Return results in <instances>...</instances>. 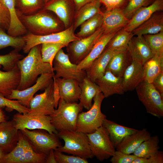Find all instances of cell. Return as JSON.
Returning a JSON list of instances; mask_svg holds the SVG:
<instances>
[{"label":"cell","mask_w":163,"mask_h":163,"mask_svg":"<svg viewBox=\"0 0 163 163\" xmlns=\"http://www.w3.org/2000/svg\"><path fill=\"white\" fill-rule=\"evenodd\" d=\"M83 108L80 102L67 103L60 98L57 108L50 115L52 124L58 132L76 130L78 116Z\"/></svg>","instance_id":"3957f363"},{"label":"cell","mask_w":163,"mask_h":163,"mask_svg":"<svg viewBox=\"0 0 163 163\" xmlns=\"http://www.w3.org/2000/svg\"><path fill=\"white\" fill-rule=\"evenodd\" d=\"M54 75V73L41 74L32 85L22 90H13L8 98L16 99L21 104L29 108L30 101L34 94L40 90H44L53 80Z\"/></svg>","instance_id":"5bb4252c"},{"label":"cell","mask_w":163,"mask_h":163,"mask_svg":"<svg viewBox=\"0 0 163 163\" xmlns=\"http://www.w3.org/2000/svg\"><path fill=\"white\" fill-rule=\"evenodd\" d=\"M130 0H100L101 4L105 7L106 10H123L126 6Z\"/></svg>","instance_id":"c3c4849f"},{"label":"cell","mask_w":163,"mask_h":163,"mask_svg":"<svg viewBox=\"0 0 163 163\" xmlns=\"http://www.w3.org/2000/svg\"><path fill=\"white\" fill-rule=\"evenodd\" d=\"M16 14L28 32L34 35H45L65 29L63 23L59 18L43 8L30 15Z\"/></svg>","instance_id":"7a4b0ae2"},{"label":"cell","mask_w":163,"mask_h":163,"mask_svg":"<svg viewBox=\"0 0 163 163\" xmlns=\"http://www.w3.org/2000/svg\"><path fill=\"white\" fill-rule=\"evenodd\" d=\"M86 134L91 152L94 157L98 160L102 161L111 157L114 154L115 148L103 126L94 132Z\"/></svg>","instance_id":"ba28073f"},{"label":"cell","mask_w":163,"mask_h":163,"mask_svg":"<svg viewBox=\"0 0 163 163\" xmlns=\"http://www.w3.org/2000/svg\"><path fill=\"white\" fill-rule=\"evenodd\" d=\"M5 121V115L1 108H0V123Z\"/></svg>","instance_id":"9f6ffc18"},{"label":"cell","mask_w":163,"mask_h":163,"mask_svg":"<svg viewBox=\"0 0 163 163\" xmlns=\"http://www.w3.org/2000/svg\"><path fill=\"white\" fill-rule=\"evenodd\" d=\"M155 0H130L122 11L125 17L129 20L139 9L149 5Z\"/></svg>","instance_id":"ee69618b"},{"label":"cell","mask_w":163,"mask_h":163,"mask_svg":"<svg viewBox=\"0 0 163 163\" xmlns=\"http://www.w3.org/2000/svg\"><path fill=\"white\" fill-rule=\"evenodd\" d=\"M132 59L127 49L114 55L111 59L106 69L115 76L122 77Z\"/></svg>","instance_id":"f1b7e54d"},{"label":"cell","mask_w":163,"mask_h":163,"mask_svg":"<svg viewBox=\"0 0 163 163\" xmlns=\"http://www.w3.org/2000/svg\"><path fill=\"white\" fill-rule=\"evenodd\" d=\"M43 8L54 13L63 23L65 29L73 24L76 11L73 0H49Z\"/></svg>","instance_id":"9a60e30c"},{"label":"cell","mask_w":163,"mask_h":163,"mask_svg":"<svg viewBox=\"0 0 163 163\" xmlns=\"http://www.w3.org/2000/svg\"><path fill=\"white\" fill-rule=\"evenodd\" d=\"M139 100L147 113L158 118L163 117V97L152 83L145 80L135 88Z\"/></svg>","instance_id":"8992f818"},{"label":"cell","mask_w":163,"mask_h":163,"mask_svg":"<svg viewBox=\"0 0 163 163\" xmlns=\"http://www.w3.org/2000/svg\"><path fill=\"white\" fill-rule=\"evenodd\" d=\"M134 36L132 32L127 31L123 28L116 32L108 43L106 48L120 50L127 49L129 42Z\"/></svg>","instance_id":"836d02e7"},{"label":"cell","mask_w":163,"mask_h":163,"mask_svg":"<svg viewBox=\"0 0 163 163\" xmlns=\"http://www.w3.org/2000/svg\"><path fill=\"white\" fill-rule=\"evenodd\" d=\"M5 153L0 148V162Z\"/></svg>","instance_id":"6f0895ef"},{"label":"cell","mask_w":163,"mask_h":163,"mask_svg":"<svg viewBox=\"0 0 163 163\" xmlns=\"http://www.w3.org/2000/svg\"><path fill=\"white\" fill-rule=\"evenodd\" d=\"M102 126L107 131L115 148L125 137L138 130L120 125L106 118L104 120Z\"/></svg>","instance_id":"4316f807"},{"label":"cell","mask_w":163,"mask_h":163,"mask_svg":"<svg viewBox=\"0 0 163 163\" xmlns=\"http://www.w3.org/2000/svg\"><path fill=\"white\" fill-rule=\"evenodd\" d=\"M93 0H73L76 11L85 4Z\"/></svg>","instance_id":"11a10c76"},{"label":"cell","mask_w":163,"mask_h":163,"mask_svg":"<svg viewBox=\"0 0 163 163\" xmlns=\"http://www.w3.org/2000/svg\"><path fill=\"white\" fill-rule=\"evenodd\" d=\"M102 23L101 14H97L83 22L76 36L80 38L88 36L100 28Z\"/></svg>","instance_id":"d590c367"},{"label":"cell","mask_w":163,"mask_h":163,"mask_svg":"<svg viewBox=\"0 0 163 163\" xmlns=\"http://www.w3.org/2000/svg\"><path fill=\"white\" fill-rule=\"evenodd\" d=\"M116 32L107 34H103L95 43L88 55L77 65V68L80 70H86L93 61L102 53Z\"/></svg>","instance_id":"83f0119b"},{"label":"cell","mask_w":163,"mask_h":163,"mask_svg":"<svg viewBox=\"0 0 163 163\" xmlns=\"http://www.w3.org/2000/svg\"><path fill=\"white\" fill-rule=\"evenodd\" d=\"M19 132L13 120L0 123V148L5 153L9 152L15 146L18 140Z\"/></svg>","instance_id":"44dd1931"},{"label":"cell","mask_w":163,"mask_h":163,"mask_svg":"<svg viewBox=\"0 0 163 163\" xmlns=\"http://www.w3.org/2000/svg\"><path fill=\"white\" fill-rule=\"evenodd\" d=\"M105 98L101 92L97 93L93 99L94 103L86 112H81L78 115L76 130L85 133L94 132L102 126L106 116L101 110L102 103Z\"/></svg>","instance_id":"5b68a950"},{"label":"cell","mask_w":163,"mask_h":163,"mask_svg":"<svg viewBox=\"0 0 163 163\" xmlns=\"http://www.w3.org/2000/svg\"><path fill=\"white\" fill-rule=\"evenodd\" d=\"M28 140L19 132L18 142L15 146L9 152L5 154L0 163H15L24 154Z\"/></svg>","instance_id":"74e56055"},{"label":"cell","mask_w":163,"mask_h":163,"mask_svg":"<svg viewBox=\"0 0 163 163\" xmlns=\"http://www.w3.org/2000/svg\"><path fill=\"white\" fill-rule=\"evenodd\" d=\"M57 135L65 144L56 150L86 159L94 157L86 133L76 130H66L58 132Z\"/></svg>","instance_id":"277c9868"},{"label":"cell","mask_w":163,"mask_h":163,"mask_svg":"<svg viewBox=\"0 0 163 163\" xmlns=\"http://www.w3.org/2000/svg\"><path fill=\"white\" fill-rule=\"evenodd\" d=\"M152 83L163 97V72L156 77Z\"/></svg>","instance_id":"816d5d0a"},{"label":"cell","mask_w":163,"mask_h":163,"mask_svg":"<svg viewBox=\"0 0 163 163\" xmlns=\"http://www.w3.org/2000/svg\"><path fill=\"white\" fill-rule=\"evenodd\" d=\"M56 160L58 163H88L87 159L79 156L66 155L57 150L54 151Z\"/></svg>","instance_id":"bcb514c9"},{"label":"cell","mask_w":163,"mask_h":163,"mask_svg":"<svg viewBox=\"0 0 163 163\" xmlns=\"http://www.w3.org/2000/svg\"><path fill=\"white\" fill-rule=\"evenodd\" d=\"M6 107L10 110H15L18 113L25 114L29 111V108L21 104L18 100L7 98L0 94V108Z\"/></svg>","instance_id":"f6af8a7d"},{"label":"cell","mask_w":163,"mask_h":163,"mask_svg":"<svg viewBox=\"0 0 163 163\" xmlns=\"http://www.w3.org/2000/svg\"><path fill=\"white\" fill-rule=\"evenodd\" d=\"M13 120L15 128L20 131L25 129H40L51 134H57L58 131L51 123L50 115H32L18 113L14 114Z\"/></svg>","instance_id":"30bf717a"},{"label":"cell","mask_w":163,"mask_h":163,"mask_svg":"<svg viewBox=\"0 0 163 163\" xmlns=\"http://www.w3.org/2000/svg\"><path fill=\"white\" fill-rule=\"evenodd\" d=\"M53 80L44 91L33 97L29 103V111L27 114L32 115H50L55 111L53 96Z\"/></svg>","instance_id":"7c38bea8"},{"label":"cell","mask_w":163,"mask_h":163,"mask_svg":"<svg viewBox=\"0 0 163 163\" xmlns=\"http://www.w3.org/2000/svg\"><path fill=\"white\" fill-rule=\"evenodd\" d=\"M122 51L123 50H113L106 48L102 53L85 70L87 77L92 82H95L97 79L104 74L108 64L112 56Z\"/></svg>","instance_id":"ac0fdd59"},{"label":"cell","mask_w":163,"mask_h":163,"mask_svg":"<svg viewBox=\"0 0 163 163\" xmlns=\"http://www.w3.org/2000/svg\"><path fill=\"white\" fill-rule=\"evenodd\" d=\"M41 44L33 47L28 55L19 60L17 66L20 73V80L16 89L22 90L31 86L39 75L54 73L53 66L44 62L41 53Z\"/></svg>","instance_id":"6da1fadb"},{"label":"cell","mask_w":163,"mask_h":163,"mask_svg":"<svg viewBox=\"0 0 163 163\" xmlns=\"http://www.w3.org/2000/svg\"><path fill=\"white\" fill-rule=\"evenodd\" d=\"M151 136L146 129L138 130L125 137L116 147V150L127 154H132L143 142Z\"/></svg>","instance_id":"cb8c5ba5"},{"label":"cell","mask_w":163,"mask_h":163,"mask_svg":"<svg viewBox=\"0 0 163 163\" xmlns=\"http://www.w3.org/2000/svg\"><path fill=\"white\" fill-rule=\"evenodd\" d=\"M101 14V27L105 34L113 33L124 28L129 20L125 17L122 10H106L102 12Z\"/></svg>","instance_id":"2e32d148"},{"label":"cell","mask_w":163,"mask_h":163,"mask_svg":"<svg viewBox=\"0 0 163 163\" xmlns=\"http://www.w3.org/2000/svg\"><path fill=\"white\" fill-rule=\"evenodd\" d=\"M144 80L152 83L163 72V56L154 55L143 65Z\"/></svg>","instance_id":"d6a6232c"},{"label":"cell","mask_w":163,"mask_h":163,"mask_svg":"<svg viewBox=\"0 0 163 163\" xmlns=\"http://www.w3.org/2000/svg\"><path fill=\"white\" fill-rule=\"evenodd\" d=\"M157 135L151 137L143 142L133 153L138 157L148 158L157 153L160 147Z\"/></svg>","instance_id":"e575fe53"},{"label":"cell","mask_w":163,"mask_h":163,"mask_svg":"<svg viewBox=\"0 0 163 163\" xmlns=\"http://www.w3.org/2000/svg\"><path fill=\"white\" fill-rule=\"evenodd\" d=\"M111 157L110 161L112 163H132L138 157L133 154H127L116 150Z\"/></svg>","instance_id":"7dc6e473"},{"label":"cell","mask_w":163,"mask_h":163,"mask_svg":"<svg viewBox=\"0 0 163 163\" xmlns=\"http://www.w3.org/2000/svg\"><path fill=\"white\" fill-rule=\"evenodd\" d=\"M103 34L101 27L92 34L70 42L66 47L71 62L77 65L83 60Z\"/></svg>","instance_id":"8fae6325"},{"label":"cell","mask_w":163,"mask_h":163,"mask_svg":"<svg viewBox=\"0 0 163 163\" xmlns=\"http://www.w3.org/2000/svg\"><path fill=\"white\" fill-rule=\"evenodd\" d=\"M122 79L125 92L134 90L144 80L143 65L133 60L125 70Z\"/></svg>","instance_id":"ffe728a7"},{"label":"cell","mask_w":163,"mask_h":163,"mask_svg":"<svg viewBox=\"0 0 163 163\" xmlns=\"http://www.w3.org/2000/svg\"><path fill=\"white\" fill-rule=\"evenodd\" d=\"M127 50L132 60L143 65L154 55L142 35L133 36Z\"/></svg>","instance_id":"d6986e66"},{"label":"cell","mask_w":163,"mask_h":163,"mask_svg":"<svg viewBox=\"0 0 163 163\" xmlns=\"http://www.w3.org/2000/svg\"><path fill=\"white\" fill-rule=\"evenodd\" d=\"M53 67L55 72L54 77L72 79L81 82L86 77L85 71L77 68V65L70 61L68 55L60 49L56 55L53 61Z\"/></svg>","instance_id":"9c48e42d"},{"label":"cell","mask_w":163,"mask_h":163,"mask_svg":"<svg viewBox=\"0 0 163 163\" xmlns=\"http://www.w3.org/2000/svg\"><path fill=\"white\" fill-rule=\"evenodd\" d=\"M55 79L59 88L60 98L67 103L78 101L81 93L78 81L74 79L61 78Z\"/></svg>","instance_id":"603a6c76"},{"label":"cell","mask_w":163,"mask_h":163,"mask_svg":"<svg viewBox=\"0 0 163 163\" xmlns=\"http://www.w3.org/2000/svg\"><path fill=\"white\" fill-rule=\"evenodd\" d=\"M25 41L22 37H13L6 33L5 30L0 27V50L11 46L18 51L24 47Z\"/></svg>","instance_id":"f35d334b"},{"label":"cell","mask_w":163,"mask_h":163,"mask_svg":"<svg viewBox=\"0 0 163 163\" xmlns=\"http://www.w3.org/2000/svg\"><path fill=\"white\" fill-rule=\"evenodd\" d=\"M163 11V0H155L149 5L139 9L130 19L124 29L132 32L147 20L155 12Z\"/></svg>","instance_id":"7402d4cb"},{"label":"cell","mask_w":163,"mask_h":163,"mask_svg":"<svg viewBox=\"0 0 163 163\" xmlns=\"http://www.w3.org/2000/svg\"><path fill=\"white\" fill-rule=\"evenodd\" d=\"M49 0H44V3L45 4Z\"/></svg>","instance_id":"680465c9"},{"label":"cell","mask_w":163,"mask_h":163,"mask_svg":"<svg viewBox=\"0 0 163 163\" xmlns=\"http://www.w3.org/2000/svg\"><path fill=\"white\" fill-rule=\"evenodd\" d=\"M47 155L44 153L35 152L28 141L24 154L15 163H45Z\"/></svg>","instance_id":"ab89813d"},{"label":"cell","mask_w":163,"mask_h":163,"mask_svg":"<svg viewBox=\"0 0 163 163\" xmlns=\"http://www.w3.org/2000/svg\"><path fill=\"white\" fill-rule=\"evenodd\" d=\"M1 66L0 65V94L8 98L19 84L20 73L17 65L7 71L1 70Z\"/></svg>","instance_id":"d4e9b609"},{"label":"cell","mask_w":163,"mask_h":163,"mask_svg":"<svg viewBox=\"0 0 163 163\" xmlns=\"http://www.w3.org/2000/svg\"><path fill=\"white\" fill-rule=\"evenodd\" d=\"M74 31L72 24L63 30L48 35L37 36L27 33L22 37L25 43L22 50L24 53H28L33 47L44 43H60L67 46L70 42L80 38Z\"/></svg>","instance_id":"52a82bcc"},{"label":"cell","mask_w":163,"mask_h":163,"mask_svg":"<svg viewBox=\"0 0 163 163\" xmlns=\"http://www.w3.org/2000/svg\"><path fill=\"white\" fill-rule=\"evenodd\" d=\"M142 36L154 55L163 56V31Z\"/></svg>","instance_id":"60d3db41"},{"label":"cell","mask_w":163,"mask_h":163,"mask_svg":"<svg viewBox=\"0 0 163 163\" xmlns=\"http://www.w3.org/2000/svg\"><path fill=\"white\" fill-rule=\"evenodd\" d=\"M64 44L56 43H44L41 44V53L43 61L53 66L54 58L58 51L66 47Z\"/></svg>","instance_id":"b9f144b4"},{"label":"cell","mask_w":163,"mask_h":163,"mask_svg":"<svg viewBox=\"0 0 163 163\" xmlns=\"http://www.w3.org/2000/svg\"><path fill=\"white\" fill-rule=\"evenodd\" d=\"M10 17L8 10L2 0H0V27L7 30L10 23Z\"/></svg>","instance_id":"681fc988"},{"label":"cell","mask_w":163,"mask_h":163,"mask_svg":"<svg viewBox=\"0 0 163 163\" xmlns=\"http://www.w3.org/2000/svg\"><path fill=\"white\" fill-rule=\"evenodd\" d=\"M20 131L39 152L47 155L51 150H56L62 146L56 134L27 129Z\"/></svg>","instance_id":"4fadbf2b"},{"label":"cell","mask_w":163,"mask_h":163,"mask_svg":"<svg viewBox=\"0 0 163 163\" xmlns=\"http://www.w3.org/2000/svg\"><path fill=\"white\" fill-rule=\"evenodd\" d=\"M100 0H94L85 4L76 11L73 25L75 30L84 22L97 14H101Z\"/></svg>","instance_id":"4dcf8cb0"},{"label":"cell","mask_w":163,"mask_h":163,"mask_svg":"<svg viewBox=\"0 0 163 163\" xmlns=\"http://www.w3.org/2000/svg\"><path fill=\"white\" fill-rule=\"evenodd\" d=\"M53 96L54 102V107L56 109L57 108L59 100L60 99L59 88L56 82L55 78L53 76Z\"/></svg>","instance_id":"f5cc1de1"},{"label":"cell","mask_w":163,"mask_h":163,"mask_svg":"<svg viewBox=\"0 0 163 163\" xmlns=\"http://www.w3.org/2000/svg\"><path fill=\"white\" fill-rule=\"evenodd\" d=\"M163 152L159 151L148 158L137 157L132 162V163H163Z\"/></svg>","instance_id":"f907efd6"},{"label":"cell","mask_w":163,"mask_h":163,"mask_svg":"<svg viewBox=\"0 0 163 163\" xmlns=\"http://www.w3.org/2000/svg\"><path fill=\"white\" fill-rule=\"evenodd\" d=\"M18 52L14 49L7 54L0 55V65L2 66L5 71L12 69L17 65L18 61L24 57Z\"/></svg>","instance_id":"7bdbcfd3"},{"label":"cell","mask_w":163,"mask_h":163,"mask_svg":"<svg viewBox=\"0 0 163 163\" xmlns=\"http://www.w3.org/2000/svg\"><path fill=\"white\" fill-rule=\"evenodd\" d=\"M44 4V0H15L16 12L32 14L43 8Z\"/></svg>","instance_id":"8d00e7d4"},{"label":"cell","mask_w":163,"mask_h":163,"mask_svg":"<svg viewBox=\"0 0 163 163\" xmlns=\"http://www.w3.org/2000/svg\"><path fill=\"white\" fill-rule=\"evenodd\" d=\"M46 163H57L54 154V150H51L47 155L45 160Z\"/></svg>","instance_id":"db71d44e"},{"label":"cell","mask_w":163,"mask_h":163,"mask_svg":"<svg viewBox=\"0 0 163 163\" xmlns=\"http://www.w3.org/2000/svg\"><path fill=\"white\" fill-rule=\"evenodd\" d=\"M163 31V12L157 11L132 32L134 35L155 34Z\"/></svg>","instance_id":"484cf974"},{"label":"cell","mask_w":163,"mask_h":163,"mask_svg":"<svg viewBox=\"0 0 163 163\" xmlns=\"http://www.w3.org/2000/svg\"><path fill=\"white\" fill-rule=\"evenodd\" d=\"M10 13V22L7 33L13 37H20L28 33L26 29L18 18L15 7V0H2Z\"/></svg>","instance_id":"f546056e"},{"label":"cell","mask_w":163,"mask_h":163,"mask_svg":"<svg viewBox=\"0 0 163 163\" xmlns=\"http://www.w3.org/2000/svg\"><path fill=\"white\" fill-rule=\"evenodd\" d=\"M95 82L105 98L114 94H123L125 92L122 77L115 76L109 71L106 70L104 74L97 79Z\"/></svg>","instance_id":"e0dca14e"},{"label":"cell","mask_w":163,"mask_h":163,"mask_svg":"<svg viewBox=\"0 0 163 163\" xmlns=\"http://www.w3.org/2000/svg\"><path fill=\"white\" fill-rule=\"evenodd\" d=\"M79 85L81 90L79 102L83 107L88 110L92 105L94 96L97 93L101 92L99 87L87 76L79 82Z\"/></svg>","instance_id":"1f68e13d"}]
</instances>
